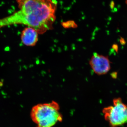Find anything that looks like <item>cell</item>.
I'll return each instance as SVG.
<instances>
[{"mask_svg":"<svg viewBox=\"0 0 127 127\" xmlns=\"http://www.w3.org/2000/svg\"><path fill=\"white\" fill-rule=\"evenodd\" d=\"M19 10L0 19V29L14 25H23L43 33L51 28L56 20V0H16Z\"/></svg>","mask_w":127,"mask_h":127,"instance_id":"1","label":"cell"},{"mask_svg":"<svg viewBox=\"0 0 127 127\" xmlns=\"http://www.w3.org/2000/svg\"><path fill=\"white\" fill-rule=\"evenodd\" d=\"M60 109L59 104L55 101L40 103L32 108L30 116L36 127H52L62 121Z\"/></svg>","mask_w":127,"mask_h":127,"instance_id":"2","label":"cell"},{"mask_svg":"<svg viewBox=\"0 0 127 127\" xmlns=\"http://www.w3.org/2000/svg\"><path fill=\"white\" fill-rule=\"evenodd\" d=\"M113 105L102 110L104 119L111 127H117L127 122V105L118 97L113 100Z\"/></svg>","mask_w":127,"mask_h":127,"instance_id":"3","label":"cell"},{"mask_svg":"<svg viewBox=\"0 0 127 127\" xmlns=\"http://www.w3.org/2000/svg\"><path fill=\"white\" fill-rule=\"evenodd\" d=\"M111 62L107 56L94 53L89 64L95 73L101 76L106 75L111 69Z\"/></svg>","mask_w":127,"mask_h":127,"instance_id":"4","label":"cell"},{"mask_svg":"<svg viewBox=\"0 0 127 127\" xmlns=\"http://www.w3.org/2000/svg\"><path fill=\"white\" fill-rule=\"evenodd\" d=\"M38 33L37 31L33 28L26 27L22 32L21 40L25 45L34 46L38 40Z\"/></svg>","mask_w":127,"mask_h":127,"instance_id":"5","label":"cell"},{"mask_svg":"<svg viewBox=\"0 0 127 127\" xmlns=\"http://www.w3.org/2000/svg\"><path fill=\"white\" fill-rule=\"evenodd\" d=\"M112 47V48L114 50H115V51L117 52L118 50V45L116 44H114L113 45Z\"/></svg>","mask_w":127,"mask_h":127,"instance_id":"6","label":"cell"},{"mask_svg":"<svg viewBox=\"0 0 127 127\" xmlns=\"http://www.w3.org/2000/svg\"><path fill=\"white\" fill-rule=\"evenodd\" d=\"M118 73L117 72H114L111 74V76L113 78L116 79L117 77Z\"/></svg>","mask_w":127,"mask_h":127,"instance_id":"7","label":"cell"},{"mask_svg":"<svg viewBox=\"0 0 127 127\" xmlns=\"http://www.w3.org/2000/svg\"><path fill=\"white\" fill-rule=\"evenodd\" d=\"M120 43H121V44H122V45H123V44H124V43H125V40H124V39H123L122 38H121V39H120Z\"/></svg>","mask_w":127,"mask_h":127,"instance_id":"8","label":"cell"},{"mask_svg":"<svg viewBox=\"0 0 127 127\" xmlns=\"http://www.w3.org/2000/svg\"><path fill=\"white\" fill-rule=\"evenodd\" d=\"M125 4H126V5H127V0H125Z\"/></svg>","mask_w":127,"mask_h":127,"instance_id":"9","label":"cell"}]
</instances>
